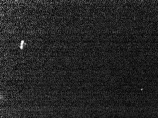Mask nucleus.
I'll return each mask as SVG.
<instances>
[{"mask_svg":"<svg viewBox=\"0 0 158 118\" xmlns=\"http://www.w3.org/2000/svg\"><path fill=\"white\" fill-rule=\"evenodd\" d=\"M23 43L24 41H23L21 42V46H20V48H21V49L23 48Z\"/></svg>","mask_w":158,"mask_h":118,"instance_id":"nucleus-1","label":"nucleus"}]
</instances>
